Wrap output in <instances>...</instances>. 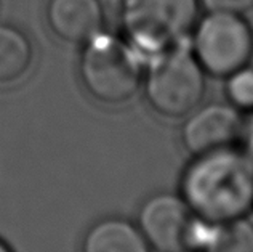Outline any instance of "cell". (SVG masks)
Returning <instances> with one entry per match:
<instances>
[{
  "mask_svg": "<svg viewBox=\"0 0 253 252\" xmlns=\"http://www.w3.org/2000/svg\"><path fill=\"white\" fill-rule=\"evenodd\" d=\"M183 200L197 217L221 223L253 207V156L234 147L199 154L181 180Z\"/></svg>",
  "mask_w": 253,
  "mask_h": 252,
  "instance_id": "cell-1",
  "label": "cell"
},
{
  "mask_svg": "<svg viewBox=\"0 0 253 252\" xmlns=\"http://www.w3.org/2000/svg\"><path fill=\"white\" fill-rule=\"evenodd\" d=\"M81 77L98 101L119 104L136 94L141 63L130 45L108 34H96L84 49Z\"/></svg>",
  "mask_w": 253,
  "mask_h": 252,
  "instance_id": "cell-2",
  "label": "cell"
},
{
  "mask_svg": "<svg viewBox=\"0 0 253 252\" xmlns=\"http://www.w3.org/2000/svg\"><path fill=\"white\" fill-rule=\"evenodd\" d=\"M205 94L204 69L196 56L181 49L159 51L146 76V97L159 114L184 117Z\"/></svg>",
  "mask_w": 253,
  "mask_h": 252,
  "instance_id": "cell-3",
  "label": "cell"
},
{
  "mask_svg": "<svg viewBox=\"0 0 253 252\" xmlns=\"http://www.w3.org/2000/svg\"><path fill=\"white\" fill-rule=\"evenodd\" d=\"M194 53L211 76L224 77L247 66L253 55V32L237 13L210 11L197 26Z\"/></svg>",
  "mask_w": 253,
  "mask_h": 252,
  "instance_id": "cell-4",
  "label": "cell"
},
{
  "mask_svg": "<svg viewBox=\"0 0 253 252\" xmlns=\"http://www.w3.org/2000/svg\"><path fill=\"white\" fill-rule=\"evenodd\" d=\"M197 0H126L124 24L128 36L146 50L162 51L191 29Z\"/></svg>",
  "mask_w": 253,
  "mask_h": 252,
  "instance_id": "cell-5",
  "label": "cell"
},
{
  "mask_svg": "<svg viewBox=\"0 0 253 252\" xmlns=\"http://www.w3.org/2000/svg\"><path fill=\"white\" fill-rule=\"evenodd\" d=\"M194 222L196 214L175 195L152 196L139 210V230L159 252H188Z\"/></svg>",
  "mask_w": 253,
  "mask_h": 252,
  "instance_id": "cell-6",
  "label": "cell"
},
{
  "mask_svg": "<svg viewBox=\"0 0 253 252\" xmlns=\"http://www.w3.org/2000/svg\"><path fill=\"white\" fill-rule=\"evenodd\" d=\"M245 122L234 108L210 104L192 111L183 127V142L194 156L232 147L242 138Z\"/></svg>",
  "mask_w": 253,
  "mask_h": 252,
  "instance_id": "cell-7",
  "label": "cell"
},
{
  "mask_svg": "<svg viewBox=\"0 0 253 252\" xmlns=\"http://www.w3.org/2000/svg\"><path fill=\"white\" fill-rule=\"evenodd\" d=\"M48 23L66 42H88L99 34L103 10L98 0H50Z\"/></svg>",
  "mask_w": 253,
  "mask_h": 252,
  "instance_id": "cell-8",
  "label": "cell"
},
{
  "mask_svg": "<svg viewBox=\"0 0 253 252\" xmlns=\"http://www.w3.org/2000/svg\"><path fill=\"white\" fill-rule=\"evenodd\" d=\"M188 252H253V225L244 217L213 223L196 215Z\"/></svg>",
  "mask_w": 253,
  "mask_h": 252,
  "instance_id": "cell-9",
  "label": "cell"
},
{
  "mask_svg": "<svg viewBox=\"0 0 253 252\" xmlns=\"http://www.w3.org/2000/svg\"><path fill=\"white\" fill-rule=\"evenodd\" d=\"M82 252H151V246L135 225L106 218L88 230Z\"/></svg>",
  "mask_w": 253,
  "mask_h": 252,
  "instance_id": "cell-10",
  "label": "cell"
},
{
  "mask_svg": "<svg viewBox=\"0 0 253 252\" xmlns=\"http://www.w3.org/2000/svg\"><path fill=\"white\" fill-rule=\"evenodd\" d=\"M31 44L21 31L0 24V84L15 82L31 64Z\"/></svg>",
  "mask_w": 253,
  "mask_h": 252,
  "instance_id": "cell-11",
  "label": "cell"
},
{
  "mask_svg": "<svg viewBox=\"0 0 253 252\" xmlns=\"http://www.w3.org/2000/svg\"><path fill=\"white\" fill-rule=\"evenodd\" d=\"M226 94L236 108L253 109V68L244 66L229 74Z\"/></svg>",
  "mask_w": 253,
  "mask_h": 252,
  "instance_id": "cell-12",
  "label": "cell"
},
{
  "mask_svg": "<svg viewBox=\"0 0 253 252\" xmlns=\"http://www.w3.org/2000/svg\"><path fill=\"white\" fill-rule=\"evenodd\" d=\"M209 11H224V13H242L253 8V0H202Z\"/></svg>",
  "mask_w": 253,
  "mask_h": 252,
  "instance_id": "cell-13",
  "label": "cell"
},
{
  "mask_svg": "<svg viewBox=\"0 0 253 252\" xmlns=\"http://www.w3.org/2000/svg\"><path fill=\"white\" fill-rule=\"evenodd\" d=\"M0 252H11V249L6 246V244L2 240H0Z\"/></svg>",
  "mask_w": 253,
  "mask_h": 252,
  "instance_id": "cell-14",
  "label": "cell"
}]
</instances>
